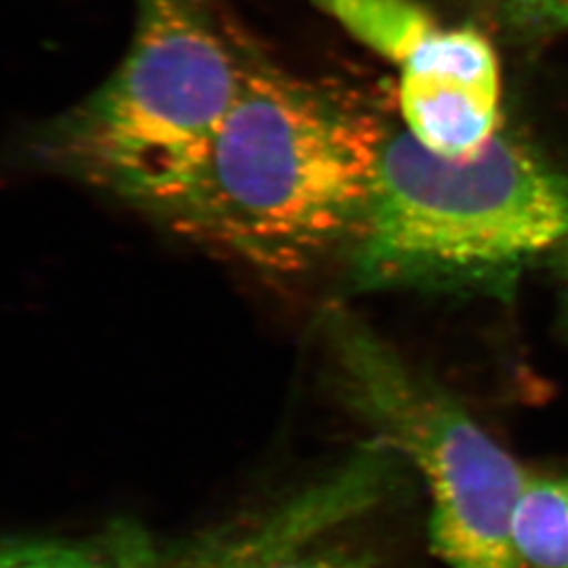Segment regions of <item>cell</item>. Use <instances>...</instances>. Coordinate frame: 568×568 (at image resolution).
<instances>
[{
	"label": "cell",
	"instance_id": "1",
	"mask_svg": "<svg viewBox=\"0 0 568 568\" xmlns=\"http://www.w3.org/2000/svg\"><path fill=\"white\" fill-rule=\"evenodd\" d=\"M387 135L344 91L251 49L239 100L161 224L265 274H302L352 243Z\"/></svg>",
	"mask_w": 568,
	"mask_h": 568
},
{
	"label": "cell",
	"instance_id": "2",
	"mask_svg": "<svg viewBox=\"0 0 568 568\" xmlns=\"http://www.w3.org/2000/svg\"><path fill=\"white\" fill-rule=\"evenodd\" d=\"M568 236V178L495 133L466 159L408 131L387 135L349 243L354 291H471L508 297L518 274Z\"/></svg>",
	"mask_w": 568,
	"mask_h": 568
},
{
	"label": "cell",
	"instance_id": "3",
	"mask_svg": "<svg viewBox=\"0 0 568 568\" xmlns=\"http://www.w3.org/2000/svg\"><path fill=\"white\" fill-rule=\"evenodd\" d=\"M248 51L213 0H138L119 68L42 126L37 152L163 222L239 100Z\"/></svg>",
	"mask_w": 568,
	"mask_h": 568
},
{
	"label": "cell",
	"instance_id": "4",
	"mask_svg": "<svg viewBox=\"0 0 568 568\" xmlns=\"http://www.w3.org/2000/svg\"><path fill=\"white\" fill-rule=\"evenodd\" d=\"M326 321L345 405L426 480L434 554L447 568H520L511 514L527 469L361 318L335 310Z\"/></svg>",
	"mask_w": 568,
	"mask_h": 568
},
{
	"label": "cell",
	"instance_id": "5",
	"mask_svg": "<svg viewBox=\"0 0 568 568\" xmlns=\"http://www.w3.org/2000/svg\"><path fill=\"white\" fill-rule=\"evenodd\" d=\"M398 459L365 443L344 466L284 508L260 535L199 568H389L365 549L321 544V537L386 501L398 483Z\"/></svg>",
	"mask_w": 568,
	"mask_h": 568
},
{
	"label": "cell",
	"instance_id": "6",
	"mask_svg": "<svg viewBox=\"0 0 568 568\" xmlns=\"http://www.w3.org/2000/svg\"><path fill=\"white\" fill-rule=\"evenodd\" d=\"M398 102L417 142L440 156L466 159L499 131L501 81L459 72L400 77Z\"/></svg>",
	"mask_w": 568,
	"mask_h": 568
},
{
	"label": "cell",
	"instance_id": "7",
	"mask_svg": "<svg viewBox=\"0 0 568 568\" xmlns=\"http://www.w3.org/2000/svg\"><path fill=\"white\" fill-rule=\"evenodd\" d=\"M347 34L396 68L443 23L419 0H314Z\"/></svg>",
	"mask_w": 568,
	"mask_h": 568
},
{
	"label": "cell",
	"instance_id": "8",
	"mask_svg": "<svg viewBox=\"0 0 568 568\" xmlns=\"http://www.w3.org/2000/svg\"><path fill=\"white\" fill-rule=\"evenodd\" d=\"M520 568H568V476H528L511 514Z\"/></svg>",
	"mask_w": 568,
	"mask_h": 568
},
{
	"label": "cell",
	"instance_id": "9",
	"mask_svg": "<svg viewBox=\"0 0 568 568\" xmlns=\"http://www.w3.org/2000/svg\"><path fill=\"white\" fill-rule=\"evenodd\" d=\"M0 568H110L100 556L60 544L0 548Z\"/></svg>",
	"mask_w": 568,
	"mask_h": 568
},
{
	"label": "cell",
	"instance_id": "10",
	"mask_svg": "<svg viewBox=\"0 0 568 568\" xmlns=\"http://www.w3.org/2000/svg\"><path fill=\"white\" fill-rule=\"evenodd\" d=\"M509 28L523 34L567 32L568 0H501Z\"/></svg>",
	"mask_w": 568,
	"mask_h": 568
}]
</instances>
